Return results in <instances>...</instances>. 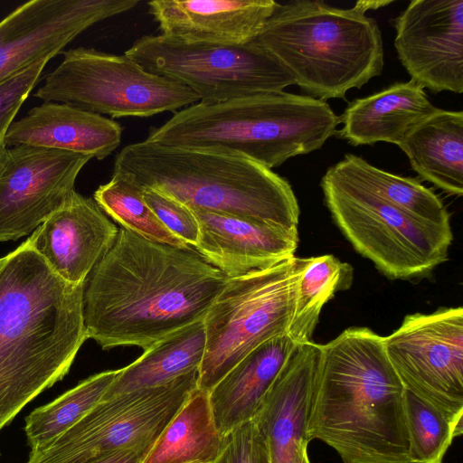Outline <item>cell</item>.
Segmentation results:
<instances>
[{
    "mask_svg": "<svg viewBox=\"0 0 463 463\" xmlns=\"http://www.w3.org/2000/svg\"><path fill=\"white\" fill-rule=\"evenodd\" d=\"M228 279L192 247L154 241L121 227L85 281L88 338L104 350L145 351L203 320Z\"/></svg>",
    "mask_w": 463,
    "mask_h": 463,
    "instance_id": "cell-1",
    "label": "cell"
},
{
    "mask_svg": "<svg viewBox=\"0 0 463 463\" xmlns=\"http://www.w3.org/2000/svg\"><path fill=\"white\" fill-rule=\"evenodd\" d=\"M84 285L61 279L27 240L0 258V430L68 373L88 339Z\"/></svg>",
    "mask_w": 463,
    "mask_h": 463,
    "instance_id": "cell-2",
    "label": "cell"
},
{
    "mask_svg": "<svg viewBox=\"0 0 463 463\" xmlns=\"http://www.w3.org/2000/svg\"><path fill=\"white\" fill-rule=\"evenodd\" d=\"M320 349L307 426L309 441H323L344 463H411L405 388L383 336L367 327H350Z\"/></svg>",
    "mask_w": 463,
    "mask_h": 463,
    "instance_id": "cell-3",
    "label": "cell"
},
{
    "mask_svg": "<svg viewBox=\"0 0 463 463\" xmlns=\"http://www.w3.org/2000/svg\"><path fill=\"white\" fill-rule=\"evenodd\" d=\"M113 172L130 175L191 210L298 229L299 205L290 184L241 155L160 145L146 139L123 147Z\"/></svg>",
    "mask_w": 463,
    "mask_h": 463,
    "instance_id": "cell-4",
    "label": "cell"
},
{
    "mask_svg": "<svg viewBox=\"0 0 463 463\" xmlns=\"http://www.w3.org/2000/svg\"><path fill=\"white\" fill-rule=\"evenodd\" d=\"M338 125L339 116L326 101L281 91L195 103L151 128L146 140L230 152L272 169L320 149Z\"/></svg>",
    "mask_w": 463,
    "mask_h": 463,
    "instance_id": "cell-5",
    "label": "cell"
},
{
    "mask_svg": "<svg viewBox=\"0 0 463 463\" xmlns=\"http://www.w3.org/2000/svg\"><path fill=\"white\" fill-rule=\"evenodd\" d=\"M293 76L308 96L345 99L382 74L384 52L377 22L355 5L323 1L278 4L254 39Z\"/></svg>",
    "mask_w": 463,
    "mask_h": 463,
    "instance_id": "cell-6",
    "label": "cell"
},
{
    "mask_svg": "<svg viewBox=\"0 0 463 463\" xmlns=\"http://www.w3.org/2000/svg\"><path fill=\"white\" fill-rule=\"evenodd\" d=\"M320 186L335 223L354 250L392 279L429 273L448 258L451 227L418 219L334 173Z\"/></svg>",
    "mask_w": 463,
    "mask_h": 463,
    "instance_id": "cell-7",
    "label": "cell"
},
{
    "mask_svg": "<svg viewBox=\"0 0 463 463\" xmlns=\"http://www.w3.org/2000/svg\"><path fill=\"white\" fill-rule=\"evenodd\" d=\"M294 257L229 278L203 320L205 348L197 389L209 393L252 350L287 335L294 307Z\"/></svg>",
    "mask_w": 463,
    "mask_h": 463,
    "instance_id": "cell-8",
    "label": "cell"
},
{
    "mask_svg": "<svg viewBox=\"0 0 463 463\" xmlns=\"http://www.w3.org/2000/svg\"><path fill=\"white\" fill-rule=\"evenodd\" d=\"M124 54L147 72L187 87L204 105L281 92L295 84L287 69L255 40L222 44L146 35Z\"/></svg>",
    "mask_w": 463,
    "mask_h": 463,
    "instance_id": "cell-9",
    "label": "cell"
},
{
    "mask_svg": "<svg viewBox=\"0 0 463 463\" xmlns=\"http://www.w3.org/2000/svg\"><path fill=\"white\" fill-rule=\"evenodd\" d=\"M35 98L112 118H147L199 102L187 87L145 71L125 54L78 47L63 53Z\"/></svg>",
    "mask_w": 463,
    "mask_h": 463,
    "instance_id": "cell-10",
    "label": "cell"
},
{
    "mask_svg": "<svg viewBox=\"0 0 463 463\" xmlns=\"http://www.w3.org/2000/svg\"><path fill=\"white\" fill-rule=\"evenodd\" d=\"M197 375L193 371L101 401L68 430L31 449L26 463H89L116 450L154 445L197 388Z\"/></svg>",
    "mask_w": 463,
    "mask_h": 463,
    "instance_id": "cell-11",
    "label": "cell"
},
{
    "mask_svg": "<svg viewBox=\"0 0 463 463\" xmlns=\"http://www.w3.org/2000/svg\"><path fill=\"white\" fill-rule=\"evenodd\" d=\"M387 356L405 390L454 421H463V308L404 317L383 336Z\"/></svg>",
    "mask_w": 463,
    "mask_h": 463,
    "instance_id": "cell-12",
    "label": "cell"
},
{
    "mask_svg": "<svg viewBox=\"0 0 463 463\" xmlns=\"http://www.w3.org/2000/svg\"><path fill=\"white\" fill-rule=\"evenodd\" d=\"M90 156L29 145L0 151V241L33 232L75 193Z\"/></svg>",
    "mask_w": 463,
    "mask_h": 463,
    "instance_id": "cell-13",
    "label": "cell"
},
{
    "mask_svg": "<svg viewBox=\"0 0 463 463\" xmlns=\"http://www.w3.org/2000/svg\"><path fill=\"white\" fill-rule=\"evenodd\" d=\"M139 0H32L0 21V82L52 59L93 24L134 8Z\"/></svg>",
    "mask_w": 463,
    "mask_h": 463,
    "instance_id": "cell-14",
    "label": "cell"
},
{
    "mask_svg": "<svg viewBox=\"0 0 463 463\" xmlns=\"http://www.w3.org/2000/svg\"><path fill=\"white\" fill-rule=\"evenodd\" d=\"M393 25L411 80L435 94L463 92V0H412Z\"/></svg>",
    "mask_w": 463,
    "mask_h": 463,
    "instance_id": "cell-15",
    "label": "cell"
},
{
    "mask_svg": "<svg viewBox=\"0 0 463 463\" xmlns=\"http://www.w3.org/2000/svg\"><path fill=\"white\" fill-rule=\"evenodd\" d=\"M312 341L296 346L252 419L269 463H302L307 426L320 357Z\"/></svg>",
    "mask_w": 463,
    "mask_h": 463,
    "instance_id": "cell-16",
    "label": "cell"
},
{
    "mask_svg": "<svg viewBox=\"0 0 463 463\" xmlns=\"http://www.w3.org/2000/svg\"><path fill=\"white\" fill-rule=\"evenodd\" d=\"M118 232L94 199L75 191L27 241L61 279L81 284L112 246Z\"/></svg>",
    "mask_w": 463,
    "mask_h": 463,
    "instance_id": "cell-17",
    "label": "cell"
},
{
    "mask_svg": "<svg viewBox=\"0 0 463 463\" xmlns=\"http://www.w3.org/2000/svg\"><path fill=\"white\" fill-rule=\"evenodd\" d=\"M199 224L194 249L228 278L263 269L295 256L298 232L232 215L192 210Z\"/></svg>",
    "mask_w": 463,
    "mask_h": 463,
    "instance_id": "cell-18",
    "label": "cell"
},
{
    "mask_svg": "<svg viewBox=\"0 0 463 463\" xmlns=\"http://www.w3.org/2000/svg\"><path fill=\"white\" fill-rule=\"evenodd\" d=\"M278 4L273 0H153L147 6L163 35L242 44L258 36Z\"/></svg>",
    "mask_w": 463,
    "mask_h": 463,
    "instance_id": "cell-19",
    "label": "cell"
},
{
    "mask_svg": "<svg viewBox=\"0 0 463 463\" xmlns=\"http://www.w3.org/2000/svg\"><path fill=\"white\" fill-rule=\"evenodd\" d=\"M122 127L113 119L60 102H43L14 120L5 146L29 145L69 151L102 160L121 142Z\"/></svg>",
    "mask_w": 463,
    "mask_h": 463,
    "instance_id": "cell-20",
    "label": "cell"
},
{
    "mask_svg": "<svg viewBox=\"0 0 463 463\" xmlns=\"http://www.w3.org/2000/svg\"><path fill=\"white\" fill-rule=\"evenodd\" d=\"M438 108L413 80L394 82L350 102L339 117L340 138L350 145L387 142L399 146L408 133Z\"/></svg>",
    "mask_w": 463,
    "mask_h": 463,
    "instance_id": "cell-21",
    "label": "cell"
},
{
    "mask_svg": "<svg viewBox=\"0 0 463 463\" xmlns=\"http://www.w3.org/2000/svg\"><path fill=\"white\" fill-rule=\"evenodd\" d=\"M297 345L288 335L269 339L248 354L209 392L222 436L251 420Z\"/></svg>",
    "mask_w": 463,
    "mask_h": 463,
    "instance_id": "cell-22",
    "label": "cell"
},
{
    "mask_svg": "<svg viewBox=\"0 0 463 463\" xmlns=\"http://www.w3.org/2000/svg\"><path fill=\"white\" fill-rule=\"evenodd\" d=\"M421 179L444 193L463 194V112L437 109L398 146Z\"/></svg>",
    "mask_w": 463,
    "mask_h": 463,
    "instance_id": "cell-23",
    "label": "cell"
},
{
    "mask_svg": "<svg viewBox=\"0 0 463 463\" xmlns=\"http://www.w3.org/2000/svg\"><path fill=\"white\" fill-rule=\"evenodd\" d=\"M205 348L203 321L191 324L154 344L136 361L119 369L104 400L159 386L198 370Z\"/></svg>",
    "mask_w": 463,
    "mask_h": 463,
    "instance_id": "cell-24",
    "label": "cell"
},
{
    "mask_svg": "<svg viewBox=\"0 0 463 463\" xmlns=\"http://www.w3.org/2000/svg\"><path fill=\"white\" fill-rule=\"evenodd\" d=\"M223 437L216 428L209 393L196 388L162 431L143 463H214Z\"/></svg>",
    "mask_w": 463,
    "mask_h": 463,
    "instance_id": "cell-25",
    "label": "cell"
},
{
    "mask_svg": "<svg viewBox=\"0 0 463 463\" xmlns=\"http://www.w3.org/2000/svg\"><path fill=\"white\" fill-rule=\"evenodd\" d=\"M294 307L287 335L297 345L312 341L321 310L337 291L348 289L353 267L331 254L294 257Z\"/></svg>",
    "mask_w": 463,
    "mask_h": 463,
    "instance_id": "cell-26",
    "label": "cell"
},
{
    "mask_svg": "<svg viewBox=\"0 0 463 463\" xmlns=\"http://www.w3.org/2000/svg\"><path fill=\"white\" fill-rule=\"evenodd\" d=\"M329 168L342 178L418 219L450 226V216L442 200L417 179L386 172L353 154H345L342 160Z\"/></svg>",
    "mask_w": 463,
    "mask_h": 463,
    "instance_id": "cell-27",
    "label": "cell"
},
{
    "mask_svg": "<svg viewBox=\"0 0 463 463\" xmlns=\"http://www.w3.org/2000/svg\"><path fill=\"white\" fill-rule=\"evenodd\" d=\"M118 370L88 377L52 402L33 410L25 418L24 431L31 449L60 436L100 402Z\"/></svg>",
    "mask_w": 463,
    "mask_h": 463,
    "instance_id": "cell-28",
    "label": "cell"
},
{
    "mask_svg": "<svg viewBox=\"0 0 463 463\" xmlns=\"http://www.w3.org/2000/svg\"><path fill=\"white\" fill-rule=\"evenodd\" d=\"M93 197L103 213L122 228L154 241L189 247L159 221L144 199V187L130 175L113 172L110 180L99 186Z\"/></svg>",
    "mask_w": 463,
    "mask_h": 463,
    "instance_id": "cell-29",
    "label": "cell"
},
{
    "mask_svg": "<svg viewBox=\"0 0 463 463\" xmlns=\"http://www.w3.org/2000/svg\"><path fill=\"white\" fill-rule=\"evenodd\" d=\"M404 414L411 463H443L452 440L463 432V421L452 420L408 390Z\"/></svg>",
    "mask_w": 463,
    "mask_h": 463,
    "instance_id": "cell-30",
    "label": "cell"
},
{
    "mask_svg": "<svg viewBox=\"0 0 463 463\" xmlns=\"http://www.w3.org/2000/svg\"><path fill=\"white\" fill-rule=\"evenodd\" d=\"M50 59L33 63L0 82V151L5 147V137Z\"/></svg>",
    "mask_w": 463,
    "mask_h": 463,
    "instance_id": "cell-31",
    "label": "cell"
},
{
    "mask_svg": "<svg viewBox=\"0 0 463 463\" xmlns=\"http://www.w3.org/2000/svg\"><path fill=\"white\" fill-rule=\"evenodd\" d=\"M144 199L159 221L177 238L194 248L199 239V224L193 211L175 199L144 187Z\"/></svg>",
    "mask_w": 463,
    "mask_h": 463,
    "instance_id": "cell-32",
    "label": "cell"
},
{
    "mask_svg": "<svg viewBox=\"0 0 463 463\" xmlns=\"http://www.w3.org/2000/svg\"><path fill=\"white\" fill-rule=\"evenodd\" d=\"M214 463H269L263 441L253 420L223 437L222 450Z\"/></svg>",
    "mask_w": 463,
    "mask_h": 463,
    "instance_id": "cell-33",
    "label": "cell"
},
{
    "mask_svg": "<svg viewBox=\"0 0 463 463\" xmlns=\"http://www.w3.org/2000/svg\"><path fill=\"white\" fill-rule=\"evenodd\" d=\"M153 445L116 450L89 463H143Z\"/></svg>",
    "mask_w": 463,
    "mask_h": 463,
    "instance_id": "cell-34",
    "label": "cell"
},
{
    "mask_svg": "<svg viewBox=\"0 0 463 463\" xmlns=\"http://www.w3.org/2000/svg\"><path fill=\"white\" fill-rule=\"evenodd\" d=\"M392 3V1H380V0H377V1H374V0H370V1H357L355 3V6L357 8H359L360 10H362L363 12L366 13L368 10H371V9H378L380 7H383V6H385L387 5H390Z\"/></svg>",
    "mask_w": 463,
    "mask_h": 463,
    "instance_id": "cell-35",
    "label": "cell"
},
{
    "mask_svg": "<svg viewBox=\"0 0 463 463\" xmlns=\"http://www.w3.org/2000/svg\"><path fill=\"white\" fill-rule=\"evenodd\" d=\"M302 463H311L310 460H309V458H308V455H307V452H306L304 454V457H303V459H302Z\"/></svg>",
    "mask_w": 463,
    "mask_h": 463,
    "instance_id": "cell-36",
    "label": "cell"
}]
</instances>
